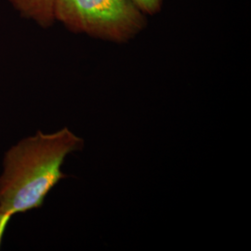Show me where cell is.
<instances>
[{
  "label": "cell",
  "instance_id": "cell-4",
  "mask_svg": "<svg viewBox=\"0 0 251 251\" xmlns=\"http://www.w3.org/2000/svg\"><path fill=\"white\" fill-rule=\"evenodd\" d=\"M144 13L155 14L161 9L163 0H131Z\"/></svg>",
  "mask_w": 251,
  "mask_h": 251
},
{
  "label": "cell",
  "instance_id": "cell-1",
  "mask_svg": "<svg viewBox=\"0 0 251 251\" xmlns=\"http://www.w3.org/2000/svg\"><path fill=\"white\" fill-rule=\"evenodd\" d=\"M84 140L68 127L21 139L4 153L0 173V204L14 216L43 206L50 192L67 175L65 159L78 152Z\"/></svg>",
  "mask_w": 251,
  "mask_h": 251
},
{
  "label": "cell",
  "instance_id": "cell-2",
  "mask_svg": "<svg viewBox=\"0 0 251 251\" xmlns=\"http://www.w3.org/2000/svg\"><path fill=\"white\" fill-rule=\"evenodd\" d=\"M55 19L74 33L112 42H126L146 25L131 0H56Z\"/></svg>",
  "mask_w": 251,
  "mask_h": 251
},
{
  "label": "cell",
  "instance_id": "cell-3",
  "mask_svg": "<svg viewBox=\"0 0 251 251\" xmlns=\"http://www.w3.org/2000/svg\"><path fill=\"white\" fill-rule=\"evenodd\" d=\"M19 14L42 28L53 25L56 0H8Z\"/></svg>",
  "mask_w": 251,
  "mask_h": 251
},
{
  "label": "cell",
  "instance_id": "cell-5",
  "mask_svg": "<svg viewBox=\"0 0 251 251\" xmlns=\"http://www.w3.org/2000/svg\"><path fill=\"white\" fill-rule=\"evenodd\" d=\"M13 217L14 215L11 212H9L8 209H6L0 204V250L2 247V243L4 239V235L7 231V228Z\"/></svg>",
  "mask_w": 251,
  "mask_h": 251
}]
</instances>
